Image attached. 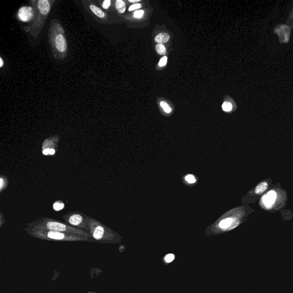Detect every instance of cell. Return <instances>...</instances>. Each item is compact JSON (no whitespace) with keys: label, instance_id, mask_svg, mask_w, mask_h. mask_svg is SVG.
I'll return each instance as SVG.
<instances>
[{"label":"cell","instance_id":"6da1fadb","mask_svg":"<svg viewBox=\"0 0 293 293\" xmlns=\"http://www.w3.org/2000/svg\"><path fill=\"white\" fill-rule=\"evenodd\" d=\"M48 42L55 60H64L68 56V41L65 29L57 19L50 21L48 35Z\"/></svg>","mask_w":293,"mask_h":293},{"label":"cell","instance_id":"7a4b0ae2","mask_svg":"<svg viewBox=\"0 0 293 293\" xmlns=\"http://www.w3.org/2000/svg\"><path fill=\"white\" fill-rule=\"evenodd\" d=\"M56 0H31L29 4L35 10V17L31 24L24 27V31L29 33L34 38L40 34Z\"/></svg>","mask_w":293,"mask_h":293},{"label":"cell","instance_id":"3957f363","mask_svg":"<svg viewBox=\"0 0 293 293\" xmlns=\"http://www.w3.org/2000/svg\"><path fill=\"white\" fill-rule=\"evenodd\" d=\"M81 2L85 10L95 21L100 24H108V13L102 9L96 1L82 0Z\"/></svg>","mask_w":293,"mask_h":293},{"label":"cell","instance_id":"277c9868","mask_svg":"<svg viewBox=\"0 0 293 293\" xmlns=\"http://www.w3.org/2000/svg\"><path fill=\"white\" fill-rule=\"evenodd\" d=\"M35 10L32 6H23L16 13V18L22 23L31 24L35 17Z\"/></svg>","mask_w":293,"mask_h":293},{"label":"cell","instance_id":"5b68a950","mask_svg":"<svg viewBox=\"0 0 293 293\" xmlns=\"http://www.w3.org/2000/svg\"><path fill=\"white\" fill-rule=\"evenodd\" d=\"M100 6L105 10L106 12L108 13L112 12L113 10V6L115 7V2L112 0H99L97 1Z\"/></svg>","mask_w":293,"mask_h":293},{"label":"cell","instance_id":"8992f818","mask_svg":"<svg viewBox=\"0 0 293 293\" xmlns=\"http://www.w3.org/2000/svg\"><path fill=\"white\" fill-rule=\"evenodd\" d=\"M47 228L52 231H64L67 229L66 225L62 223L55 222H49L46 225Z\"/></svg>","mask_w":293,"mask_h":293},{"label":"cell","instance_id":"52a82bcc","mask_svg":"<svg viewBox=\"0 0 293 293\" xmlns=\"http://www.w3.org/2000/svg\"><path fill=\"white\" fill-rule=\"evenodd\" d=\"M277 195L275 191H271L263 198V201L267 207H270L275 202Z\"/></svg>","mask_w":293,"mask_h":293},{"label":"cell","instance_id":"ba28073f","mask_svg":"<svg viewBox=\"0 0 293 293\" xmlns=\"http://www.w3.org/2000/svg\"><path fill=\"white\" fill-rule=\"evenodd\" d=\"M115 8L118 14L124 13L126 10V4L122 0H116L114 2Z\"/></svg>","mask_w":293,"mask_h":293},{"label":"cell","instance_id":"9c48e42d","mask_svg":"<svg viewBox=\"0 0 293 293\" xmlns=\"http://www.w3.org/2000/svg\"><path fill=\"white\" fill-rule=\"evenodd\" d=\"M170 36L167 33H161L158 34L155 38V41L158 44H163L170 40Z\"/></svg>","mask_w":293,"mask_h":293},{"label":"cell","instance_id":"30bf717a","mask_svg":"<svg viewBox=\"0 0 293 293\" xmlns=\"http://www.w3.org/2000/svg\"><path fill=\"white\" fill-rule=\"evenodd\" d=\"M47 236L49 239L54 240H63L65 238V235L61 233L56 231H49L47 234Z\"/></svg>","mask_w":293,"mask_h":293},{"label":"cell","instance_id":"8fae6325","mask_svg":"<svg viewBox=\"0 0 293 293\" xmlns=\"http://www.w3.org/2000/svg\"><path fill=\"white\" fill-rule=\"evenodd\" d=\"M104 234V229L102 226H97L93 233V237L96 240H101L103 238Z\"/></svg>","mask_w":293,"mask_h":293},{"label":"cell","instance_id":"7c38bea8","mask_svg":"<svg viewBox=\"0 0 293 293\" xmlns=\"http://www.w3.org/2000/svg\"><path fill=\"white\" fill-rule=\"evenodd\" d=\"M233 220L231 218H227L221 221L219 224V228L221 230H226L230 229V227L233 223Z\"/></svg>","mask_w":293,"mask_h":293},{"label":"cell","instance_id":"4fadbf2b","mask_svg":"<svg viewBox=\"0 0 293 293\" xmlns=\"http://www.w3.org/2000/svg\"><path fill=\"white\" fill-rule=\"evenodd\" d=\"M175 255L173 253H168L163 257L162 261L165 265L170 264L175 259Z\"/></svg>","mask_w":293,"mask_h":293},{"label":"cell","instance_id":"5bb4252c","mask_svg":"<svg viewBox=\"0 0 293 293\" xmlns=\"http://www.w3.org/2000/svg\"><path fill=\"white\" fill-rule=\"evenodd\" d=\"M82 220V218L81 216L77 214H75L70 217L69 222L72 225H78L81 223Z\"/></svg>","mask_w":293,"mask_h":293},{"label":"cell","instance_id":"9a60e30c","mask_svg":"<svg viewBox=\"0 0 293 293\" xmlns=\"http://www.w3.org/2000/svg\"><path fill=\"white\" fill-rule=\"evenodd\" d=\"M267 187H268V185L266 182H265V181L261 182V183H259L256 187V188L255 189V194H257V195H260V194H262L263 192H265L267 189Z\"/></svg>","mask_w":293,"mask_h":293},{"label":"cell","instance_id":"2e32d148","mask_svg":"<svg viewBox=\"0 0 293 293\" xmlns=\"http://www.w3.org/2000/svg\"><path fill=\"white\" fill-rule=\"evenodd\" d=\"M156 50L160 55H164L166 53V49L163 44H158L156 46Z\"/></svg>","mask_w":293,"mask_h":293},{"label":"cell","instance_id":"e0dca14e","mask_svg":"<svg viewBox=\"0 0 293 293\" xmlns=\"http://www.w3.org/2000/svg\"><path fill=\"white\" fill-rule=\"evenodd\" d=\"M160 105L161 107L163 109V110L165 112L167 113H170L171 112V108L169 106V105L167 104L166 101H161L160 103Z\"/></svg>","mask_w":293,"mask_h":293},{"label":"cell","instance_id":"ac0fdd59","mask_svg":"<svg viewBox=\"0 0 293 293\" xmlns=\"http://www.w3.org/2000/svg\"><path fill=\"white\" fill-rule=\"evenodd\" d=\"M222 109L225 112H230L233 109V105L230 102L225 101L222 104Z\"/></svg>","mask_w":293,"mask_h":293},{"label":"cell","instance_id":"d6986e66","mask_svg":"<svg viewBox=\"0 0 293 293\" xmlns=\"http://www.w3.org/2000/svg\"><path fill=\"white\" fill-rule=\"evenodd\" d=\"M145 14V11L143 10H136L133 13V17L135 19H140L142 18Z\"/></svg>","mask_w":293,"mask_h":293},{"label":"cell","instance_id":"ffe728a7","mask_svg":"<svg viewBox=\"0 0 293 293\" xmlns=\"http://www.w3.org/2000/svg\"><path fill=\"white\" fill-rule=\"evenodd\" d=\"M167 60H168V59H167V56H163L162 58H161V59L159 61V63L158 64L159 66L160 67H164L167 64Z\"/></svg>","mask_w":293,"mask_h":293},{"label":"cell","instance_id":"44dd1931","mask_svg":"<svg viewBox=\"0 0 293 293\" xmlns=\"http://www.w3.org/2000/svg\"><path fill=\"white\" fill-rule=\"evenodd\" d=\"M64 207L63 203H60V202H57L54 203L53 204V208L54 210L56 211H60L62 210Z\"/></svg>","mask_w":293,"mask_h":293},{"label":"cell","instance_id":"7402d4cb","mask_svg":"<svg viewBox=\"0 0 293 293\" xmlns=\"http://www.w3.org/2000/svg\"><path fill=\"white\" fill-rule=\"evenodd\" d=\"M141 5L140 4H138V3L134 4L129 7L128 10L130 12H131V11H133V10H135L136 9H140V8H141Z\"/></svg>","mask_w":293,"mask_h":293},{"label":"cell","instance_id":"603a6c76","mask_svg":"<svg viewBox=\"0 0 293 293\" xmlns=\"http://www.w3.org/2000/svg\"><path fill=\"white\" fill-rule=\"evenodd\" d=\"M185 179L189 183H194L196 181V179L195 178V177L193 175H187L185 177Z\"/></svg>","mask_w":293,"mask_h":293},{"label":"cell","instance_id":"cb8c5ba5","mask_svg":"<svg viewBox=\"0 0 293 293\" xmlns=\"http://www.w3.org/2000/svg\"><path fill=\"white\" fill-rule=\"evenodd\" d=\"M4 60L2 59V57H0V67L2 68L3 67H4Z\"/></svg>","mask_w":293,"mask_h":293},{"label":"cell","instance_id":"d4e9b609","mask_svg":"<svg viewBox=\"0 0 293 293\" xmlns=\"http://www.w3.org/2000/svg\"><path fill=\"white\" fill-rule=\"evenodd\" d=\"M50 149L49 148L45 149V150L43 151V154L45 155H47L49 154Z\"/></svg>","mask_w":293,"mask_h":293},{"label":"cell","instance_id":"484cf974","mask_svg":"<svg viewBox=\"0 0 293 293\" xmlns=\"http://www.w3.org/2000/svg\"><path fill=\"white\" fill-rule=\"evenodd\" d=\"M140 1H141V0H128V2H130V3L136 4V3H137L138 2H139Z\"/></svg>","mask_w":293,"mask_h":293},{"label":"cell","instance_id":"4316f807","mask_svg":"<svg viewBox=\"0 0 293 293\" xmlns=\"http://www.w3.org/2000/svg\"><path fill=\"white\" fill-rule=\"evenodd\" d=\"M54 153H55L54 149H50L49 154H50V155H54Z\"/></svg>","mask_w":293,"mask_h":293},{"label":"cell","instance_id":"83f0119b","mask_svg":"<svg viewBox=\"0 0 293 293\" xmlns=\"http://www.w3.org/2000/svg\"><path fill=\"white\" fill-rule=\"evenodd\" d=\"M0 182H1V185H1V189H2V187H3V184H4V183H3V179H2V178H1V179H0Z\"/></svg>","mask_w":293,"mask_h":293}]
</instances>
